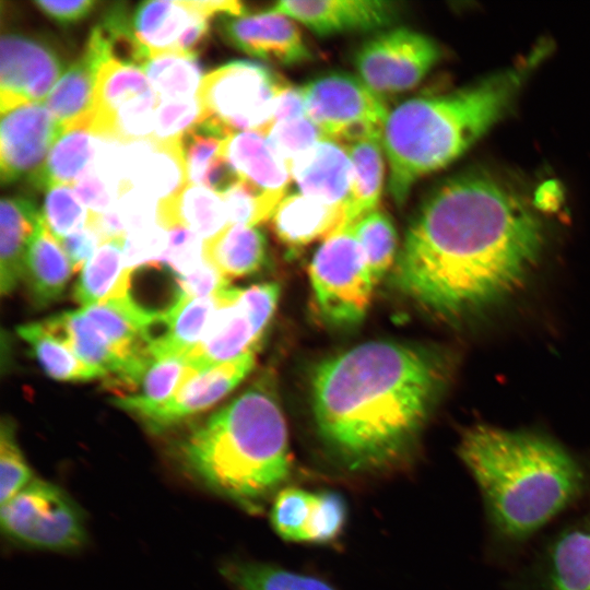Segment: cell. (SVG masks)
<instances>
[{
    "label": "cell",
    "instance_id": "6da1fadb",
    "mask_svg": "<svg viewBox=\"0 0 590 590\" xmlns=\"http://www.w3.org/2000/svg\"><path fill=\"white\" fill-rule=\"evenodd\" d=\"M543 226L515 192L464 173L437 184L406 227L394 286L425 310L457 319L514 293L536 263Z\"/></svg>",
    "mask_w": 590,
    "mask_h": 590
},
{
    "label": "cell",
    "instance_id": "7a4b0ae2",
    "mask_svg": "<svg viewBox=\"0 0 590 590\" xmlns=\"http://www.w3.org/2000/svg\"><path fill=\"white\" fill-rule=\"evenodd\" d=\"M444 379L420 346L369 341L317 365L310 381L317 433L351 470L384 467L415 440Z\"/></svg>",
    "mask_w": 590,
    "mask_h": 590
},
{
    "label": "cell",
    "instance_id": "3957f363",
    "mask_svg": "<svg viewBox=\"0 0 590 590\" xmlns=\"http://www.w3.org/2000/svg\"><path fill=\"white\" fill-rule=\"evenodd\" d=\"M459 456L503 538L523 540L575 502L586 487L577 460L554 440L479 425L461 438Z\"/></svg>",
    "mask_w": 590,
    "mask_h": 590
},
{
    "label": "cell",
    "instance_id": "277c9868",
    "mask_svg": "<svg viewBox=\"0 0 590 590\" xmlns=\"http://www.w3.org/2000/svg\"><path fill=\"white\" fill-rule=\"evenodd\" d=\"M543 52L469 86L411 97L389 110L382 146L388 192L398 206L418 179L453 162L506 114Z\"/></svg>",
    "mask_w": 590,
    "mask_h": 590
},
{
    "label": "cell",
    "instance_id": "5b68a950",
    "mask_svg": "<svg viewBox=\"0 0 590 590\" xmlns=\"http://www.w3.org/2000/svg\"><path fill=\"white\" fill-rule=\"evenodd\" d=\"M180 450L187 468L205 486L252 512L291 470L285 418L263 381L213 413Z\"/></svg>",
    "mask_w": 590,
    "mask_h": 590
},
{
    "label": "cell",
    "instance_id": "8992f818",
    "mask_svg": "<svg viewBox=\"0 0 590 590\" xmlns=\"http://www.w3.org/2000/svg\"><path fill=\"white\" fill-rule=\"evenodd\" d=\"M290 84L261 63L227 62L203 76L197 95L201 107L199 119L225 138L245 131L266 135L276 97Z\"/></svg>",
    "mask_w": 590,
    "mask_h": 590
},
{
    "label": "cell",
    "instance_id": "52a82bcc",
    "mask_svg": "<svg viewBox=\"0 0 590 590\" xmlns=\"http://www.w3.org/2000/svg\"><path fill=\"white\" fill-rule=\"evenodd\" d=\"M309 276L317 309L327 324L347 329L364 319L376 283L350 227L318 247Z\"/></svg>",
    "mask_w": 590,
    "mask_h": 590
},
{
    "label": "cell",
    "instance_id": "ba28073f",
    "mask_svg": "<svg viewBox=\"0 0 590 590\" xmlns=\"http://www.w3.org/2000/svg\"><path fill=\"white\" fill-rule=\"evenodd\" d=\"M306 116L341 144L382 134L389 108L357 75L328 71L300 86Z\"/></svg>",
    "mask_w": 590,
    "mask_h": 590
},
{
    "label": "cell",
    "instance_id": "9c48e42d",
    "mask_svg": "<svg viewBox=\"0 0 590 590\" xmlns=\"http://www.w3.org/2000/svg\"><path fill=\"white\" fill-rule=\"evenodd\" d=\"M0 523L9 538L37 548L70 551L86 541L78 505L60 487L39 480L1 505Z\"/></svg>",
    "mask_w": 590,
    "mask_h": 590
},
{
    "label": "cell",
    "instance_id": "30bf717a",
    "mask_svg": "<svg viewBox=\"0 0 590 590\" xmlns=\"http://www.w3.org/2000/svg\"><path fill=\"white\" fill-rule=\"evenodd\" d=\"M160 102L141 68L108 61L97 74L90 131L121 142L150 141Z\"/></svg>",
    "mask_w": 590,
    "mask_h": 590
},
{
    "label": "cell",
    "instance_id": "8fae6325",
    "mask_svg": "<svg viewBox=\"0 0 590 590\" xmlns=\"http://www.w3.org/2000/svg\"><path fill=\"white\" fill-rule=\"evenodd\" d=\"M435 39L409 27H390L364 40L353 56L357 76L382 97L415 87L439 61Z\"/></svg>",
    "mask_w": 590,
    "mask_h": 590
},
{
    "label": "cell",
    "instance_id": "7c38bea8",
    "mask_svg": "<svg viewBox=\"0 0 590 590\" xmlns=\"http://www.w3.org/2000/svg\"><path fill=\"white\" fill-rule=\"evenodd\" d=\"M64 61L43 36L5 32L0 38V109L43 103L63 72Z\"/></svg>",
    "mask_w": 590,
    "mask_h": 590
},
{
    "label": "cell",
    "instance_id": "4fadbf2b",
    "mask_svg": "<svg viewBox=\"0 0 590 590\" xmlns=\"http://www.w3.org/2000/svg\"><path fill=\"white\" fill-rule=\"evenodd\" d=\"M63 129L44 103L1 113L0 175L3 185L28 181L43 168Z\"/></svg>",
    "mask_w": 590,
    "mask_h": 590
},
{
    "label": "cell",
    "instance_id": "5bb4252c",
    "mask_svg": "<svg viewBox=\"0 0 590 590\" xmlns=\"http://www.w3.org/2000/svg\"><path fill=\"white\" fill-rule=\"evenodd\" d=\"M222 38L232 47L281 66L314 60L300 28L291 17L268 10L239 16H222L217 23Z\"/></svg>",
    "mask_w": 590,
    "mask_h": 590
},
{
    "label": "cell",
    "instance_id": "9a60e30c",
    "mask_svg": "<svg viewBox=\"0 0 590 590\" xmlns=\"http://www.w3.org/2000/svg\"><path fill=\"white\" fill-rule=\"evenodd\" d=\"M269 10L297 21L320 37H329L390 28L403 9L399 2L380 0H286Z\"/></svg>",
    "mask_w": 590,
    "mask_h": 590
},
{
    "label": "cell",
    "instance_id": "2e32d148",
    "mask_svg": "<svg viewBox=\"0 0 590 590\" xmlns=\"http://www.w3.org/2000/svg\"><path fill=\"white\" fill-rule=\"evenodd\" d=\"M255 352L197 370L188 365L175 393L143 421L158 433L215 404L231 392L252 369Z\"/></svg>",
    "mask_w": 590,
    "mask_h": 590
},
{
    "label": "cell",
    "instance_id": "e0dca14e",
    "mask_svg": "<svg viewBox=\"0 0 590 590\" xmlns=\"http://www.w3.org/2000/svg\"><path fill=\"white\" fill-rule=\"evenodd\" d=\"M239 293V288L229 286L216 292L219 310L203 339L186 354L192 368L201 370L256 349L261 337L241 304Z\"/></svg>",
    "mask_w": 590,
    "mask_h": 590
},
{
    "label": "cell",
    "instance_id": "ac0fdd59",
    "mask_svg": "<svg viewBox=\"0 0 590 590\" xmlns=\"http://www.w3.org/2000/svg\"><path fill=\"white\" fill-rule=\"evenodd\" d=\"M290 173L300 193L346 210L352 163L343 144L323 138L291 165Z\"/></svg>",
    "mask_w": 590,
    "mask_h": 590
},
{
    "label": "cell",
    "instance_id": "d6986e66",
    "mask_svg": "<svg viewBox=\"0 0 590 590\" xmlns=\"http://www.w3.org/2000/svg\"><path fill=\"white\" fill-rule=\"evenodd\" d=\"M148 142L123 151L125 179L129 188H135L161 201L188 185L180 141Z\"/></svg>",
    "mask_w": 590,
    "mask_h": 590
},
{
    "label": "cell",
    "instance_id": "ffe728a7",
    "mask_svg": "<svg viewBox=\"0 0 590 590\" xmlns=\"http://www.w3.org/2000/svg\"><path fill=\"white\" fill-rule=\"evenodd\" d=\"M278 238L291 247L327 239L346 227L345 206L328 204L300 192L285 196L271 219Z\"/></svg>",
    "mask_w": 590,
    "mask_h": 590
},
{
    "label": "cell",
    "instance_id": "44dd1931",
    "mask_svg": "<svg viewBox=\"0 0 590 590\" xmlns=\"http://www.w3.org/2000/svg\"><path fill=\"white\" fill-rule=\"evenodd\" d=\"M201 17H212L203 1L148 0L135 7L131 20L135 36L152 57L177 51L182 36Z\"/></svg>",
    "mask_w": 590,
    "mask_h": 590
},
{
    "label": "cell",
    "instance_id": "7402d4cb",
    "mask_svg": "<svg viewBox=\"0 0 590 590\" xmlns=\"http://www.w3.org/2000/svg\"><path fill=\"white\" fill-rule=\"evenodd\" d=\"M43 213L24 197L3 198L0 203V291L11 294L23 279L28 245Z\"/></svg>",
    "mask_w": 590,
    "mask_h": 590
},
{
    "label": "cell",
    "instance_id": "603a6c76",
    "mask_svg": "<svg viewBox=\"0 0 590 590\" xmlns=\"http://www.w3.org/2000/svg\"><path fill=\"white\" fill-rule=\"evenodd\" d=\"M73 268L59 240L43 222L28 245L23 279L31 302L45 308L60 298Z\"/></svg>",
    "mask_w": 590,
    "mask_h": 590
},
{
    "label": "cell",
    "instance_id": "cb8c5ba5",
    "mask_svg": "<svg viewBox=\"0 0 590 590\" xmlns=\"http://www.w3.org/2000/svg\"><path fill=\"white\" fill-rule=\"evenodd\" d=\"M222 153L240 178L268 193L286 196L290 169L266 135L256 131L232 134L223 141Z\"/></svg>",
    "mask_w": 590,
    "mask_h": 590
},
{
    "label": "cell",
    "instance_id": "d4e9b609",
    "mask_svg": "<svg viewBox=\"0 0 590 590\" xmlns=\"http://www.w3.org/2000/svg\"><path fill=\"white\" fill-rule=\"evenodd\" d=\"M102 63L86 50L63 72L43 102L63 132L73 129L90 130L94 93Z\"/></svg>",
    "mask_w": 590,
    "mask_h": 590
},
{
    "label": "cell",
    "instance_id": "484cf974",
    "mask_svg": "<svg viewBox=\"0 0 590 590\" xmlns=\"http://www.w3.org/2000/svg\"><path fill=\"white\" fill-rule=\"evenodd\" d=\"M158 223L167 231L182 226L204 241L229 225L222 197L205 187L191 184L158 202Z\"/></svg>",
    "mask_w": 590,
    "mask_h": 590
},
{
    "label": "cell",
    "instance_id": "4316f807",
    "mask_svg": "<svg viewBox=\"0 0 590 590\" xmlns=\"http://www.w3.org/2000/svg\"><path fill=\"white\" fill-rule=\"evenodd\" d=\"M220 307L216 293L208 297H184L161 316L162 334L150 344L153 356L186 355L204 337Z\"/></svg>",
    "mask_w": 590,
    "mask_h": 590
},
{
    "label": "cell",
    "instance_id": "83f0119b",
    "mask_svg": "<svg viewBox=\"0 0 590 590\" xmlns=\"http://www.w3.org/2000/svg\"><path fill=\"white\" fill-rule=\"evenodd\" d=\"M125 238L103 243L83 266L74 285V299L87 307L130 295L131 271L123 261Z\"/></svg>",
    "mask_w": 590,
    "mask_h": 590
},
{
    "label": "cell",
    "instance_id": "f1b7e54d",
    "mask_svg": "<svg viewBox=\"0 0 590 590\" xmlns=\"http://www.w3.org/2000/svg\"><path fill=\"white\" fill-rule=\"evenodd\" d=\"M352 163V186L346 204V226L379 208L384 188L382 134L343 144Z\"/></svg>",
    "mask_w": 590,
    "mask_h": 590
},
{
    "label": "cell",
    "instance_id": "f546056e",
    "mask_svg": "<svg viewBox=\"0 0 590 590\" xmlns=\"http://www.w3.org/2000/svg\"><path fill=\"white\" fill-rule=\"evenodd\" d=\"M267 239L256 226L229 224L204 241V258L226 280L249 275L266 261Z\"/></svg>",
    "mask_w": 590,
    "mask_h": 590
},
{
    "label": "cell",
    "instance_id": "4dcf8cb0",
    "mask_svg": "<svg viewBox=\"0 0 590 590\" xmlns=\"http://www.w3.org/2000/svg\"><path fill=\"white\" fill-rule=\"evenodd\" d=\"M131 16L126 3H113L93 27L85 49L103 64L116 61L142 69L151 54L135 36Z\"/></svg>",
    "mask_w": 590,
    "mask_h": 590
},
{
    "label": "cell",
    "instance_id": "1f68e13d",
    "mask_svg": "<svg viewBox=\"0 0 590 590\" xmlns=\"http://www.w3.org/2000/svg\"><path fill=\"white\" fill-rule=\"evenodd\" d=\"M544 590H590V531L571 530L546 552Z\"/></svg>",
    "mask_w": 590,
    "mask_h": 590
},
{
    "label": "cell",
    "instance_id": "d6a6232c",
    "mask_svg": "<svg viewBox=\"0 0 590 590\" xmlns=\"http://www.w3.org/2000/svg\"><path fill=\"white\" fill-rule=\"evenodd\" d=\"M101 142L87 129L66 131L52 146L43 168L30 180L38 189L73 184L94 163Z\"/></svg>",
    "mask_w": 590,
    "mask_h": 590
},
{
    "label": "cell",
    "instance_id": "836d02e7",
    "mask_svg": "<svg viewBox=\"0 0 590 590\" xmlns=\"http://www.w3.org/2000/svg\"><path fill=\"white\" fill-rule=\"evenodd\" d=\"M188 368L186 355L153 356L133 393L111 399L115 406L143 421L175 393Z\"/></svg>",
    "mask_w": 590,
    "mask_h": 590
},
{
    "label": "cell",
    "instance_id": "e575fe53",
    "mask_svg": "<svg viewBox=\"0 0 590 590\" xmlns=\"http://www.w3.org/2000/svg\"><path fill=\"white\" fill-rule=\"evenodd\" d=\"M17 334L28 344L43 370L60 381L82 382L102 378L103 374L84 363L71 347L43 322L19 326Z\"/></svg>",
    "mask_w": 590,
    "mask_h": 590
},
{
    "label": "cell",
    "instance_id": "d590c367",
    "mask_svg": "<svg viewBox=\"0 0 590 590\" xmlns=\"http://www.w3.org/2000/svg\"><path fill=\"white\" fill-rule=\"evenodd\" d=\"M142 70L160 101L196 98L203 80L198 55L182 51L154 55Z\"/></svg>",
    "mask_w": 590,
    "mask_h": 590
},
{
    "label": "cell",
    "instance_id": "8d00e7d4",
    "mask_svg": "<svg viewBox=\"0 0 590 590\" xmlns=\"http://www.w3.org/2000/svg\"><path fill=\"white\" fill-rule=\"evenodd\" d=\"M346 227L359 244L374 282H379L394 266L399 250L398 234L390 215L378 208Z\"/></svg>",
    "mask_w": 590,
    "mask_h": 590
},
{
    "label": "cell",
    "instance_id": "74e56055",
    "mask_svg": "<svg viewBox=\"0 0 590 590\" xmlns=\"http://www.w3.org/2000/svg\"><path fill=\"white\" fill-rule=\"evenodd\" d=\"M223 575L238 590H335L316 577L262 563H228Z\"/></svg>",
    "mask_w": 590,
    "mask_h": 590
},
{
    "label": "cell",
    "instance_id": "f35d334b",
    "mask_svg": "<svg viewBox=\"0 0 590 590\" xmlns=\"http://www.w3.org/2000/svg\"><path fill=\"white\" fill-rule=\"evenodd\" d=\"M226 138L204 120H198L180 139L188 184L201 186L211 165L222 155Z\"/></svg>",
    "mask_w": 590,
    "mask_h": 590
},
{
    "label": "cell",
    "instance_id": "ab89813d",
    "mask_svg": "<svg viewBox=\"0 0 590 590\" xmlns=\"http://www.w3.org/2000/svg\"><path fill=\"white\" fill-rule=\"evenodd\" d=\"M229 224L255 226L270 220L283 198L268 193L239 178L221 194Z\"/></svg>",
    "mask_w": 590,
    "mask_h": 590
},
{
    "label": "cell",
    "instance_id": "60d3db41",
    "mask_svg": "<svg viewBox=\"0 0 590 590\" xmlns=\"http://www.w3.org/2000/svg\"><path fill=\"white\" fill-rule=\"evenodd\" d=\"M86 209L72 186L58 185L47 190L42 213L52 235L61 240L86 226Z\"/></svg>",
    "mask_w": 590,
    "mask_h": 590
},
{
    "label": "cell",
    "instance_id": "b9f144b4",
    "mask_svg": "<svg viewBox=\"0 0 590 590\" xmlns=\"http://www.w3.org/2000/svg\"><path fill=\"white\" fill-rule=\"evenodd\" d=\"M32 470L15 437V425L2 418L0 428V502L5 504L32 483Z\"/></svg>",
    "mask_w": 590,
    "mask_h": 590
},
{
    "label": "cell",
    "instance_id": "7bdbcfd3",
    "mask_svg": "<svg viewBox=\"0 0 590 590\" xmlns=\"http://www.w3.org/2000/svg\"><path fill=\"white\" fill-rule=\"evenodd\" d=\"M287 168L326 138L306 115L273 125L266 134Z\"/></svg>",
    "mask_w": 590,
    "mask_h": 590
},
{
    "label": "cell",
    "instance_id": "ee69618b",
    "mask_svg": "<svg viewBox=\"0 0 590 590\" xmlns=\"http://www.w3.org/2000/svg\"><path fill=\"white\" fill-rule=\"evenodd\" d=\"M311 499V493L297 487L284 488L276 494L271 521L281 538L294 542L303 541Z\"/></svg>",
    "mask_w": 590,
    "mask_h": 590
},
{
    "label": "cell",
    "instance_id": "f6af8a7d",
    "mask_svg": "<svg viewBox=\"0 0 590 590\" xmlns=\"http://www.w3.org/2000/svg\"><path fill=\"white\" fill-rule=\"evenodd\" d=\"M346 519L343 498L330 491L312 494L310 512L304 532V542L327 543L342 531Z\"/></svg>",
    "mask_w": 590,
    "mask_h": 590
},
{
    "label": "cell",
    "instance_id": "bcb514c9",
    "mask_svg": "<svg viewBox=\"0 0 590 590\" xmlns=\"http://www.w3.org/2000/svg\"><path fill=\"white\" fill-rule=\"evenodd\" d=\"M198 97L190 99L161 101L155 114L153 137L160 143L179 142L182 134L200 118Z\"/></svg>",
    "mask_w": 590,
    "mask_h": 590
},
{
    "label": "cell",
    "instance_id": "7dc6e473",
    "mask_svg": "<svg viewBox=\"0 0 590 590\" xmlns=\"http://www.w3.org/2000/svg\"><path fill=\"white\" fill-rule=\"evenodd\" d=\"M204 261V240L201 237L182 226L168 229V243L161 263L176 278L191 273Z\"/></svg>",
    "mask_w": 590,
    "mask_h": 590
},
{
    "label": "cell",
    "instance_id": "c3c4849f",
    "mask_svg": "<svg viewBox=\"0 0 590 590\" xmlns=\"http://www.w3.org/2000/svg\"><path fill=\"white\" fill-rule=\"evenodd\" d=\"M168 243V231L160 224L129 233L125 237L123 261L128 271L161 263Z\"/></svg>",
    "mask_w": 590,
    "mask_h": 590
},
{
    "label": "cell",
    "instance_id": "681fc988",
    "mask_svg": "<svg viewBox=\"0 0 590 590\" xmlns=\"http://www.w3.org/2000/svg\"><path fill=\"white\" fill-rule=\"evenodd\" d=\"M158 200L131 188L120 194L116 208L126 235L158 223Z\"/></svg>",
    "mask_w": 590,
    "mask_h": 590
},
{
    "label": "cell",
    "instance_id": "f907efd6",
    "mask_svg": "<svg viewBox=\"0 0 590 590\" xmlns=\"http://www.w3.org/2000/svg\"><path fill=\"white\" fill-rule=\"evenodd\" d=\"M90 212L103 213L115 206L119 190L95 168L94 163L72 186Z\"/></svg>",
    "mask_w": 590,
    "mask_h": 590
},
{
    "label": "cell",
    "instance_id": "816d5d0a",
    "mask_svg": "<svg viewBox=\"0 0 590 590\" xmlns=\"http://www.w3.org/2000/svg\"><path fill=\"white\" fill-rule=\"evenodd\" d=\"M279 296L280 287L276 283L255 284L240 290L239 299L248 311L260 337L273 316Z\"/></svg>",
    "mask_w": 590,
    "mask_h": 590
},
{
    "label": "cell",
    "instance_id": "f5cc1de1",
    "mask_svg": "<svg viewBox=\"0 0 590 590\" xmlns=\"http://www.w3.org/2000/svg\"><path fill=\"white\" fill-rule=\"evenodd\" d=\"M180 296L194 298L208 297L228 286L222 274L206 260L191 273L176 278Z\"/></svg>",
    "mask_w": 590,
    "mask_h": 590
},
{
    "label": "cell",
    "instance_id": "db71d44e",
    "mask_svg": "<svg viewBox=\"0 0 590 590\" xmlns=\"http://www.w3.org/2000/svg\"><path fill=\"white\" fill-rule=\"evenodd\" d=\"M34 4L49 19L62 26L74 25L88 16L98 4L94 0L35 1Z\"/></svg>",
    "mask_w": 590,
    "mask_h": 590
},
{
    "label": "cell",
    "instance_id": "11a10c76",
    "mask_svg": "<svg viewBox=\"0 0 590 590\" xmlns=\"http://www.w3.org/2000/svg\"><path fill=\"white\" fill-rule=\"evenodd\" d=\"M59 243L67 253L74 271L82 269L94 255L97 246L102 245L97 234L88 226L62 238Z\"/></svg>",
    "mask_w": 590,
    "mask_h": 590
},
{
    "label": "cell",
    "instance_id": "9f6ffc18",
    "mask_svg": "<svg viewBox=\"0 0 590 590\" xmlns=\"http://www.w3.org/2000/svg\"><path fill=\"white\" fill-rule=\"evenodd\" d=\"M305 115V104L300 86L290 84L276 97L270 128L276 122Z\"/></svg>",
    "mask_w": 590,
    "mask_h": 590
}]
</instances>
